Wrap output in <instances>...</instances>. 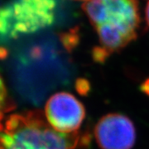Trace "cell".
I'll return each instance as SVG.
<instances>
[{"label":"cell","instance_id":"cell-1","mask_svg":"<svg viewBox=\"0 0 149 149\" xmlns=\"http://www.w3.org/2000/svg\"><path fill=\"white\" fill-rule=\"evenodd\" d=\"M109 56L138 37L140 12L137 0H76Z\"/></svg>","mask_w":149,"mask_h":149},{"label":"cell","instance_id":"cell-2","mask_svg":"<svg viewBox=\"0 0 149 149\" xmlns=\"http://www.w3.org/2000/svg\"><path fill=\"white\" fill-rule=\"evenodd\" d=\"M76 133H59L42 113L29 111L0 118V149H74Z\"/></svg>","mask_w":149,"mask_h":149},{"label":"cell","instance_id":"cell-3","mask_svg":"<svg viewBox=\"0 0 149 149\" xmlns=\"http://www.w3.org/2000/svg\"><path fill=\"white\" fill-rule=\"evenodd\" d=\"M56 9V0H10L0 7V42L51 27Z\"/></svg>","mask_w":149,"mask_h":149},{"label":"cell","instance_id":"cell-4","mask_svg":"<svg viewBox=\"0 0 149 149\" xmlns=\"http://www.w3.org/2000/svg\"><path fill=\"white\" fill-rule=\"evenodd\" d=\"M46 119L59 133H76L85 115V108L73 95L59 92L52 96L45 106Z\"/></svg>","mask_w":149,"mask_h":149},{"label":"cell","instance_id":"cell-5","mask_svg":"<svg viewBox=\"0 0 149 149\" xmlns=\"http://www.w3.org/2000/svg\"><path fill=\"white\" fill-rule=\"evenodd\" d=\"M95 136L101 149H131L135 143L136 131L128 117L109 113L96 124Z\"/></svg>","mask_w":149,"mask_h":149},{"label":"cell","instance_id":"cell-6","mask_svg":"<svg viewBox=\"0 0 149 149\" xmlns=\"http://www.w3.org/2000/svg\"><path fill=\"white\" fill-rule=\"evenodd\" d=\"M13 107V103L11 101L10 98L8 95L5 85L0 75V118L5 116L7 112L12 109Z\"/></svg>","mask_w":149,"mask_h":149},{"label":"cell","instance_id":"cell-7","mask_svg":"<svg viewBox=\"0 0 149 149\" xmlns=\"http://www.w3.org/2000/svg\"><path fill=\"white\" fill-rule=\"evenodd\" d=\"M61 38L63 46L68 51L73 50L79 42V35L77 34L76 30H70V32H65Z\"/></svg>","mask_w":149,"mask_h":149},{"label":"cell","instance_id":"cell-8","mask_svg":"<svg viewBox=\"0 0 149 149\" xmlns=\"http://www.w3.org/2000/svg\"><path fill=\"white\" fill-rule=\"evenodd\" d=\"M75 88L77 92L81 95H87L91 91V85L90 82L84 78H79L76 80L75 83Z\"/></svg>","mask_w":149,"mask_h":149},{"label":"cell","instance_id":"cell-9","mask_svg":"<svg viewBox=\"0 0 149 149\" xmlns=\"http://www.w3.org/2000/svg\"><path fill=\"white\" fill-rule=\"evenodd\" d=\"M141 90L142 91L145 93L147 95H149V78L144 81L143 83L141 85Z\"/></svg>","mask_w":149,"mask_h":149},{"label":"cell","instance_id":"cell-10","mask_svg":"<svg viewBox=\"0 0 149 149\" xmlns=\"http://www.w3.org/2000/svg\"><path fill=\"white\" fill-rule=\"evenodd\" d=\"M145 20L147 22V25L149 27V0H148L147 5L145 8Z\"/></svg>","mask_w":149,"mask_h":149}]
</instances>
